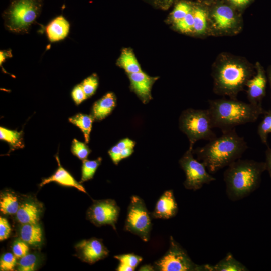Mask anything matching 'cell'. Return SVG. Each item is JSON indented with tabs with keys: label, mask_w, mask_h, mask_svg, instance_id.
I'll return each mask as SVG.
<instances>
[{
	"label": "cell",
	"mask_w": 271,
	"mask_h": 271,
	"mask_svg": "<svg viewBox=\"0 0 271 271\" xmlns=\"http://www.w3.org/2000/svg\"><path fill=\"white\" fill-rule=\"evenodd\" d=\"M255 67L245 60L229 54H221L212 67L213 91L219 95L237 99L247 82L255 73Z\"/></svg>",
	"instance_id": "obj_1"
},
{
	"label": "cell",
	"mask_w": 271,
	"mask_h": 271,
	"mask_svg": "<svg viewBox=\"0 0 271 271\" xmlns=\"http://www.w3.org/2000/svg\"><path fill=\"white\" fill-rule=\"evenodd\" d=\"M247 148L244 138L239 136L235 128L222 132L203 147L193 149L192 152L212 174L240 159Z\"/></svg>",
	"instance_id": "obj_2"
},
{
	"label": "cell",
	"mask_w": 271,
	"mask_h": 271,
	"mask_svg": "<svg viewBox=\"0 0 271 271\" xmlns=\"http://www.w3.org/2000/svg\"><path fill=\"white\" fill-rule=\"evenodd\" d=\"M207 109L213 128L222 132L235 129V127L255 122L266 110L237 99L221 98L209 100Z\"/></svg>",
	"instance_id": "obj_3"
},
{
	"label": "cell",
	"mask_w": 271,
	"mask_h": 271,
	"mask_svg": "<svg viewBox=\"0 0 271 271\" xmlns=\"http://www.w3.org/2000/svg\"><path fill=\"white\" fill-rule=\"evenodd\" d=\"M266 169L265 162L239 159L231 163L223 174L228 198L238 201L254 192L260 186Z\"/></svg>",
	"instance_id": "obj_4"
},
{
	"label": "cell",
	"mask_w": 271,
	"mask_h": 271,
	"mask_svg": "<svg viewBox=\"0 0 271 271\" xmlns=\"http://www.w3.org/2000/svg\"><path fill=\"white\" fill-rule=\"evenodd\" d=\"M43 0H11L2 13L6 29L13 33H28L41 14Z\"/></svg>",
	"instance_id": "obj_5"
},
{
	"label": "cell",
	"mask_w": 271,
	"mask_h": 271,
	"mask_svg": "<svg viewBox=\"0 0 271 271\" xmlns=\"http://www.w3.org/2000/svg\"><path fill=\"white\" fill-rule=\"evenodd\" d=\"M180 130L188 138L189 147L193 148L196 142L200 140H211L217 136L208 109H187L181 113L179 119Z\"/></svg>",
	"instance_id": "obj_6"
},
{
	"label": "cell",
	"mask_w": 271,
	"mask_h": 271,
	"mask_svg": "<svg viewBox=\"0 0 271 271\" xmlns=\"http://www.w3.org/2000/svg\"><path fill=\"white\" fill-rule=\"evenodd\" d=\"M153 266L155 270L159 271H210V264H195L171 236L168 251Z\"/></svg>",
	"instance_id": "obj_7"
},
{
	"label": "cell",
	"mask_w": 271,
	"mask_h": 271,
	"mask_svg": "<svg viewBox=\"0 0 271 271\" xmlns=\"http://www.w3.org/2000/svg\"><path fill=\"white\" fill-rule=\"evenodd\" d=\"M151 217L143 199L132 195L127 207L124 229L148 242L152 229Z\"/></svg>",
	"instance_id": "obj_8"
},
{
	"label": "cell",
	"mask_w": 271,
	"mask_h": 271,
	"mask_svg": "<svg viewBox=\"0 0 271 271\" xmlns=\"http://www.w3.org/2000/svg\"><path fill=\"white\" fill-rule=\"evenodd\" d=\"M192 150L193 148H189L180 159L179 163L186 176L184 186L187 189L196 191L216 179L207 171L201 162L194 158Z\"/></svg>",
	"instance_id": "obj_9"
},
{
	"label": "cell",
	"mask_w": 271,
	"mask_h": 271,
	"mask_svg": "<svg viewBox=\"0 0 271 271\" xmlns=\"http://www.w3.org/2000/svg\"><path fill=\"white\" fill-rule=\"evenodd\" d=\"M120 208L115 200L105 199L95 201L87 211L88 219L95 225H109L116 230Z\"/></svg>",
	"instance_id": "obj_10"
},
{
	"label": "cell",
	"mask_w": 271,
	"mask_h": 271,
	"mask_svg": "<svg viewBox=\"0 0 271 271\" xmlns=\"http://www.w3.org/2000/svg\"><path fill=\"white\" fill-rule=\"evenodd\" d=\"M213 28L221 33H232L240 26V22L230 7L221 5L216 7L211 14Z\"/></svg>",
	"instance_id": "obj_11"
},
{
	"label": "cell",
	"mask_w": 271,
	"mask_h": 271,
	"mask_svg": "<svg viewBox=\"0 0 271 271\" xmlns=\"http://www.w3.org/2000/svg\"><path fill=\"white\" fill-rule=\"evenodd\" d=\"M255 69V74L246 84L247 97L249 103L262 107V101L266 94L267 78L263 67L259 62H256Z\"/></svg>",
	"instance_id": "obj_12"
},
{
	"label": "cell",
	"mask_w": 271,
	"mask_h": 271,
	"mask_svg": "<svg viewBox=\"0 0 271 271\" xmlns=\"http://www.w3.org/2000/svg\"><path fill=\"white\" fill-rule=\"evenodd\" d=\"M79 257L90 264L104 259L109 254V251L102 240L96 238L83 240L75 247Z\"/></svg>",
	"instance_id": "obj_13"
},
{
	"label": "cell",
	"mask_w": 271,
	"mask_h": 271,
	"mask_svg": "<svg viewBox=\"0 0 271 271\" xmlns=\"http://www.w3.org/2000/svg\"><path fill=\"white\" fill-rule=\"evenodd\" d=\"M130 88L144 104L152 99L151 90L158 77H151L142 71L127 74Z\"/></svg>",
	"instance_id": "obj_14"
},
{
	"label": "cell",
	"mask_w": 271,
	"mask_h": 271,
	"mask_svg": "<svg viewBox=\"0 0 271 271\" xmlns=\"http://www.w3.org/2000/svg\"><path fill=\"white\" fill-rule=\"evenodd\" d=\"M178 210L173 191L169 190L165 191L159 198L151 215L153 218L168 219L176 216Z\"/></svg>",
	"instance_id": "obj_15"
},
{
	"label": "cell",
	"mask_w": 271,
	"mask_h": 271,
	"mask_svg": "<svg viewBox=\"0 0 271 271\" xmlns=\"http://www.w3.org/2000/svg\"><path fill=\"white\" fill-rule=\"evenodd\" d=\"M55 158L58 163V168L51 176L43 179L40 186L42 187L48 183L54 182L62 186L74 187L86 193V191L80 183L78 182L72 175L61 165L58 155H56Z\"/></svg>",
	"instance_id": "obj_16"
},
{
	"label": "cell",
	"mask_w": 271,
	"mask_h": 271,
	"mask_svg": "<svg viewBox=\"0 0 271 271\" xmlns=\"http://www.w3.org/2000/svg\"><path fill=\"white\" fill-rule=\"evenodd\" d=\"M70 24L62 15L53 18L45 27V32L48 40L57 42L66 38L70 31Z\"/></svg>",
	"instance_id": "obj_17"
},
{
	"label": "cell",
	"mask_w": 271,
	"mask_h": 271,
	"mask_svg": "<svg viewBox=\"0 0 271 271\" xmlns=\"http://www.w3.org/2000/svg\"><path fill=\"white\" fill-rule=\"evenodd\" d=\"M116 105L115 95L112 92L107 93L93 104L91 115L95 120H102L112 112Z\"/></svg>",
	"instance_id": "obj_18"
},
{
	"label": "cell",
	"mask_w": 271,
	"mask_h": 271,
	"mask_svg": "<svg viewBox=\"0 0 271 271\" xmlns=\"http://www.w3.org/2000/svg\"><path fill=\"white\" fill-rule=\"evenodd\" d=\"M39 209L32 202H25L21 204L16 213V218L22 224H37L39 221Z\"/></svg>",
	"instance_id": "obj_19"
},
{
	"label": "cell",
	"mask_w": 271,
	"mask_h": 271,
	"mask_svg": "<svg viewBox=\"0 0 271 271\" xmlns=\"http://www.w3.org/2000/svg\"><path fill=\"white\" fill-rule=\"evenodd\" d=\"M21 240L31 245H37L42 241V232L38 224H24L20 228Z\"/></svg>",
	"instance_id": "obj_20"
},
{
	"label": "cell",
	"mask_w": 271,
	"mask_h": 271,
	"mask_svg": "<svg viewBox=\"0 0 271 271\" xmlns=\"http://www.w3.org/2000/svg\"><path fill=\"white\" fill-rule=\"evenodd\" d=\"M118 65L127 74L142 71L140 64L133 51L128 48L123 49L117 60Z\"/></svg>",
	"instance_id": "obj_21"
},
{
	"label": "cell",
	"mask_w": 271,
	"mask_h": 271,
	"mask_svg": "<svg viewBox=\"0 0 271 271\" xmlns=\"http://www.w3.org/2000/svg\"><path fill=\"white\" fill-rule=\"evenodd\" d=\"M248 269L237 260L230 252L214 265H210V271H247Z\"/></svg>",
	"instance_id": "obj_22"
},
{
	"label": "cell",
	"mask_w": 271,
	"mask_h": 271,
	"mask_svg": "<svg viewBox=\"0 0 271 271\" xmlns=\"http://www.w3.org/2000/svg\"><path fill=\"white\" fill-rule=\"evenodd\" d=\"M94 120L92 115L83 113H78L69 118L70 122L78 127L81 130L86 143L89 142L92 124Z\"/></svg>",
	"instance_id": "obj_23"
},
{
	"label": "cell",
	"mask_w": 271,
	"mask_h": 271,
	"mask_svg": "<svg viewBox=\"0 0 271 271\" xmlns=\"http://www.w3.org/2000/svg\"><path fill=\"white\" fill-rule=\"evenodd\" d=\"M119 261L116 268L117 271H133L142 262L143 258L134 253H128L114 256Z\"/></svg>",
	"instance_id": "obj_24"
},
{
	"label": "cell",
	"mask_w": 271,
	"mask_h": 271,
	"mask_svg": "<svg viewBox=\"0 0 271 271\" xmlns=\"http://www.w3.org/2000/svg\"><path fill=\"white\" fill-rule=\"evenodd\" d=\"M0 139L7 142L13 150L24 147L22 131L18 132L1 127Z\"/></svg>",
	"instance_id": "obj_25"
},
{
	"label": "cell",
	"mask_w": 271,
	"mask_h": 271,
	"mask_svg": "<svg viewBox=\"0 0 271 271\" xmlns=\"http://www.w3.org/2000/svg\"><path fill=\"white\" fill-rule=\"evenodd\" d=\"M19 207L17 198L13 194L5 193L1 196L0 210L3 214H16Z\"/></svg>",
	"instance_id": "obj_26"
},
{
	"label": "cell",
	"mask_w": 271,
	"mask_h": 271,
	"mask_svg": "<svg viewBox=\"0 0 271 271\" xmlns=\"http://www.w3.org/2000/svg\"><path fill=\"white\" fill-rule=\"evenodd\" d=\"M194 25L193 32L197 34H203L207 30L208 17L206 12L202 8H193Z\"/></svg>",
	"instance_id": "obj_27"
},
{
	"label": "cell",
	"mask_w": 271,
	"mask_h": 271,
	"mask_svg": "<svg viewBox=\"0 0 271 271\" xmlns=\"http://www.w3.org/2000/svg\"><path fill=\"white\" fill-rule=\"evenodd\" d=\"M102 160L101 157H98L95 160H89L86 159L82 161L80 183L93 178Z\"/></svg>",
	"instance_id": "obj_28"
},
{
	"label": "cell",
	"mask_w": 271,
	"mask_h": 271,
	"mask_svg": "<svg viewBox=\"0 0 271 271\" xmlns=\"http://www.w3.org/2000/svg\"><path fill=\"white\" fill-rule=\"evenodd\" d=\"M262 120L257 128V134L261 141L268 147L267 137L271 133V111H266Z\"/></svg>",
	"instance_id": "obj_29"
},
{
	"label": "cell",
	"mask_w": 271,
	"mask_h": 271,
	"mask_svg": "<svg viewBox=\"0 0 271 271\" xmlns=\"http://www.w3.org/2000/svg\"><path fill=\"white\" fill-rule=\"evenodd\" d=\"M71 151L74 156L82 161L86 159L91 152L86 143L80 142L76 139L73 140Z\"/></svg>",
	"instance_id": "obj_30"
},
{
	"label": "cell",
	"mask_w": 271,
	"mask_h": 271,
	"mask_svg": "<svg viewBox=\"0 0 271 271\" xmlns=\"http://www.w3.org/2000/svg\"><path fill=\"white\" fill-rule=\"evenodd\" d=\"M193 8L187 2L181 1L176 4L171 13V18L174 23L183 19Z\"/></svg>",
	"instance_id": "obj_31"
},
{
	"label": "cell",
	"mask_w": 271,
	"mask_h": 271,
	"mask_svg": "<svg viewBox=\"0 0 271 271\" xmlns=\"http://www.w3.org/2000/svg\"><path fill=\"white\" fill-rule=\"evenodd\" d=\"M88 98L93 95L98 86V77L96 74H92L86 78L80 83Z\"/></svg>",
	"instance_id": "obj_32"
},
{
	"label": "cell",
	"mask_w": 271,
	"mask_h": 271,
	"mask_svg": "<svg viewBox=\"0 0 271 271\" xmlns=\"http://www.w3.org/2000/svg\"><path fill=\"white\" fill-rule=\"evenodd\" d=\"M38 262L37 256L35 254H27L20 258L18 263V270L20 271L34 270Z\"/></svg>",
	"instance_id": "obj_33"
},
{
	"label": "cell",
	"mask_w": 271,
	"mask_h": 271,
	"mask_svg": "<svg viewBox=\"0 0 271 271\" xmlns=\"http://www.w3.org/2000/svg\"><path fill=\"white\" fill-rule=\"evenodd\" d=\"M176 28L183 33H190L193 31V8L182 20L175 23Z\"/></svg>",
	"instance_id": "obj_34"
},
{
	"label": "cell",
	"mask_w": 271,
	"mask_h": 271,
	"mask_svg": "<svg viewBox=\"0 0 271 271\" xmlns=\"http://www.w3.org/2000/svg\"><path fill=\"white\" fill-rule=\"evenodd\" d=\"M17 257L13 253L7 252L3 254L0 260V269L3 271L14 270L17 264Z\"/></svg>",
	"instance_id": "obj_35"
},
{
	"label": "cell",
	"mask_w": 271,
	"mask_h": 271,
	"mask_svg": "<svg viewBox=\"0 0 271 271\" xmlns=\"http://www.w3.org/2000/svg\"><path fill=\"white\" fill-rule=\"evenodd\" d=\"M22 240L16 241L12 246V251L17 258H20L28 254L29 247Z\"/></svg>",
	"instance_id": "obj_36"
},
{
	"label": "cell",
	"mask_w": 271,
	"mask_h": 271,
	"mask_svg": "<svg viewBox=\"0 0 271 271\" xmlns=\"http://www.w3.org/2000/svg\"><path fill=\"white\" fill-rule=\"evenodd\" d=\"M71 95L76 105H79L88 98L81 84L75 86L71 91Z\"/></svg>",
	"instance_id": "obj_37"
},
{
	"label": "cell",
	"mask_w": 271,
	"mask_h": 271,
	"mask_svg": "<svg viewBox=\"0 0 271 271\" xmlns=\"http://www.w3.org/2000/svg\"><path fill=\"white\" fill-rule=\"evenodd\" d=\"M11 226L5 218L0 217V240L3 241L7 239L11 233Z\"/></svg>",
	"instance_id": "obj_38"
},
{
	"label": "cell",
	"mask_w": 271,
	"mask_h": 271,
	"mask_svg": "<svg viewBox=\"0 0 271 271\" xmlns=\"http://www.w3.org/2000/svg\"><path fill=\"white\" fill-rule=\"evenodd\" d=\"M121 150L116 145L112 146L108 151V154L113 163L117 165L122 160Z\"/></svg>",
	"instance_id": "obj_39"
},
{
	"label": "cell",
	"mask_w": 271,
	"mask_h": 271,
	"mask_svg": "<svg viewBox=\"0 0 271 271\" xmlns=\"http://www.w3.org/2000/svg\"><path fill=\"white\" fill-rule=\"evenodd\" d=\"M116 145L122 150L126 148H133L136 142L128 138H125L119 141Z\"/></svg>",
	"instance_id": "obj_40"
},
{
	"label": "cell",
	"mask_w": 271,
	"mask_h": 271,
	"mask_svg": "<svg viewBox=\"0 0 271 271\" xmlns=\"http://www.w3.org/2000/svg\"><path fill=\"white\" fill-rule=\"evenodd\" d=\"M265 165L266 170L271 177V148L268 147L265 151Z\"/></svg>",
	"instance_id": "obj_41"
},
{
	"label": "cell",
	"mask_w": 271,
	"mask_h": 271,
	"mask_svg": "<svg viewBox=\"0 0 271 271\" xmlns=\"http://www.w3.org/2000/svg\"><path fill=\"white\" fill-rule=\"evenodd\" d=\"M12 57V53L11 49L1 50L0 52L1 66L3 63L6 61L7 58H11Z\"/></svg>",
	"instance_id": "obj_42"
},
{
	"label": "cell",
	"mask_w": 271,
	"mask_h": 271,
	"mask_svg": "<svg viewBox=\"0 0 271 271\" xmlns=\"http://www.w3.org/2000/svg\"><path fill=\"white\" fill-rule=\"evenodd\" d=\"M174 0H154L155 2L162 8H168Z\"/></svg>",
	"instance_id": "obj_43"
},
{
	"label": "cell",
	"mask_w": 271,
	"mask_h": 271,
	"mask_svg": "<svg viewBox=\"0 0 271 271\" xmlns=\"http://www.w3.org/2000/svg\"><path fill=\"white\" fill-rule=\"evenodd\" d=\"M133 148H126L121 150V156L122 159L129 157L133 153Z\"/></svg>",
	"instance_id": "obj_44"
},
{
	"label": "cell",
	"mask_w": 271,
	"mask_h": 271,
	"mask_svg": "<svg viewBox=\"0 0 271 271\" xmlns=\"http://www.w3.org/2000/svg\"><path fill=\"white\" fill-rule=\"evenodd\" d=\"M233 5L236 7H241L245 6L251 0H229Z\"/></svg>",
	"instance_id": "obj_45"
},
{
	"label": "cell",
	"mask_w": 271,
	"mask_h": 271,
	"mask_svg": "<svg viewBox=\"0 0 271 271\" xmlns=\"http://www.w3.org/2000/svg\"><path fill=\"white\" fill-rule=\"evenodd\" d=\"M139 270H155L154 267L153 265H151L150 264H145L143 266H142L140 269Z\"/></svg>",
	"instance_id": "obj_46"
},
{
	"label": "cell",
	"mask_w": 271,
	"mask_h": 271,
	"mask_svg": "<svg viewBox=\"0 0 271 271\" xmlns=\"http://www.w3.org/2000/svg\"><path fill=\"white\" fill-rule=\"evenodd\" d=\"M267 78L270 84V89H271V66H270L267 69Z\"/></svg>",
	"instance_id": "obj_47"
}]
</instances>
